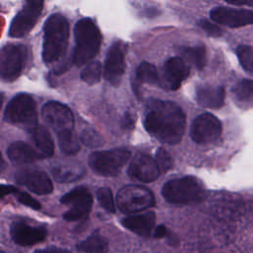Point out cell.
<instances>
[{"label":"cell","instance_id":"6da1fadb","mask_svg":"<svg viewBox=\"0 0 253 253\" xmlns=\"http://www.w3.org/2000/svg\"><path fill=\"white\" fill-rule=\"evenodd\" d=\"M146 131L167 144L181 141L186 127V116L179 105L171 101L150 99L143 120Z\"/></svg>","mask_w":253,"mask_h":253},{"label":"cell","instance_id":"7a4b0ae2","mask_svg":"<svg viewBox=\"0 0 253 253\" xmlns=\"http://www.w3.org/2000/svg\"><path fill=\"white\" fill-rule=\"evenodd\" d=\"M69 38V24L66 18L60 14H51L43 25L42 60L52 63L61 58L67 47Z\"/></svg>","mask_w":253,"mask_h":253},{"label":"cell","instance_id":"3957f363","mask_svg":"<svg viewBox=\"0 0 253 253\" xmlns=\"http://www.w3.org/2000/svg\"><path fill=\"white\" fill-rule=\"evenodd\" d=\"M75 46L72 61L76 66L89 63L98 53L102 36L100 30L90 18H83L74 27Z\"/></svg>","mask_w":253,"mask_h":253},{"label":"cell","instance_id":"277c9868","mask_svg":"<svg viewBox=\"0 0 253 253\" xmlns=\"http://www.w3.org/2000/svg\"><path fill=\"white\" fill-rule=\"evenodd\" d=\"M164 200L174 205H191L203 202L207 191L202 182L193 176H185L166 182L161 190Z\"/></svg>","mask_w":253,"mask_h":253},{"label":"cell","instance_id":"5b68a950","mask_svg":"<svg viewBox=\"0 0 253 253\" xmlns=\"http://www.w3.org/2000/svg\"><path fill=\"white\" fill-rule=\"evenodd\" d=\"M4 120L11 125L27 127L28 130L37 126V106L33 97L25 93L13 97L4 110Z\"/></svg>","mask_w":253,"mask_h":253},{"label":"cell","instance_id":"8992f818","mask_svg":"<svg viewBox=\"0 0 253 253\" xmlns=\"http://www.w3.org/2000/svg\"><path fill=\"white\" fill-rule=\"evenodd\" d=\"M130 158V151L126 147L105 151H95L89 156V166L98 175L117 176Z\"/></svg>","mask_w":253,"mask_h":253},{"label":"cell","instance_id":"52a82bcc","mask_svg":"<svg viewBox=\"0 0 253 253\" xmlns=\"http://www.w3.org/2000/svg\"><path fill=\"white\" fill-rule=\"evenodd\" d=\"M117 204L121 211L135 213L154 206L153 193L140 185H126L120 189L117 195Z\"/></svg>","mask_w":253,"mask_h":253},{"label":"cell","instance_id":"ba28073f","mask_svg":"<svg viewBox=\"0 0 253 253\" xmlns=\"http://www.w3.org/2000/svg\"><path fill=\"white\" fill-rule=\"evenodd\" d=\"M27 59V47L23 44L8 43L0 52V75L2 80L11 82L22 73Z\"/></svg>","mask_w":253,"mask_h":253},{"label":"cell","instance_id":"9c48e42d","mask_svg":"<svg viewBox=\"0 0 253 253\" xmlns=\"http://www.w3.org/2000/svg\"><path fill=\"white\" fill-rule=\"evenodd\" d=\"M60 203L71 206L63 213V219L66 221H79L88 216L93 205V197L86 187L79 186L64 194L60 198Z\"/></svg>","mask_w":253,"mask_h":253},{"label":"cell","instance_id":"30bf717a","mask_svg":"<svg viewBox=\"0 0 253 253\" xmlns=\"http://www.w3.org/2000/svg\"><path fill=\"white\" fill-rule=\"evenodd\" d=\"M42 8V1H27L12 20L9 27V36L11 38H22L28 35L40 19Z\"/></svg>","mask_w":253,"mask_h":253},{"label":"cell","instance_id":"8fae6325","mask_svg":"<svg viewBox=\"0 0 253 253\" xmlns=\"http://www.w3.org/2000/svg\"><path fill=\"white\" fill-rule=\"evenodd\" d=\"M41 116L42 121L57 134L73 129V114L71 110L62 103L55 101L45 103L42 107Z\"/></svg>","mask_w":253,"mask_h":253},{"label":"cell","instance_id":"7c38bea8","mask_svg":"<svg viewBox=\"0 0 253 253\" xmlns=\"http://www.w3.org/2000/svg\"><path fill=\"white\" fill-rule=\"evenodd\" d=\"M222 131L220 121L211 113H204L198 116L192 123L190 135L199 144L210 143L216 140Z\"/></svg>","mask_w":253,"mask_h":253},{"label":"cell","instance_id":"4fadbf2b","mask_svg":"<svg viewBox=\"0 0 253 253\" xmlns=\"http://www.w3.org/2000/svg\"><path fill=\"white\" fill-rule=\"evenodd\" d=\"M126 70V45L123 42H115L109 48L104 65L105 79L118 86Z\"/></svg>","mask_w":253,"mask_h":253},{"label":"cell","instance_id":"5bb4252c","mask_svg":"<svg viewBox=\"0 0 253 253\" xmlns=\"http://www.w3.org/2000/svg\"><path fill=\"white\" fill-rule=\"evenodd\" d=\"M9 231L13 242L19 246H32L41 243L47 235L44 226L34 225L25 220H14Z\"/></svg>","mask_w":253,"mask_h":253},{"label":"cell","instance_id":"9a60e30c","mask_svg":"<svg viewBox=\"0 0 253 253\" xmlns=\"http://www.w3.org/2000/svg\"><path fill=\"white\" fill-rule=\"evenodd\" d=\"M211 19L228 28H240L253 25V10L236 9L232 7H214L210 12Z\"/></svg>","mask_w":253,"mask_h":253},{"label":"cell","instance_id":"2e32d148","mask_svg":"<svg viewBox=\"0 0 253 253\" xmlns=\"http://www.w3.org/2000/svg\"><path fill=\"white\" fill-rule=\"evenodd\" d=\"M190 75V66L181 56L166 60L162 70L160 85L167 90H177Z\"/></svg>","mask_w":253,"mask_h":253},{"label":"cell","instance_id":"e0dca14e","mask_svg":"<svg viewBox=\"0 0 253 253\" xmlns=\"http://www.w3.org/2000/svg\"><path fill=\"white\" fill-rule=\"evenodd\" d=\"M127 174L132 180L149 183L159 177L160 169L154 158L141 153L132 159L128 166Z\"/></svg>","mask_w":253,"mask_h":253},{"label":"cell","instance_id":"ac0fdd59","mask_svg":"<svg viewBox=\"0 0 253 253\" xmlns=\"http://www.w3.org/2000/svg\"><path fill=\"white\" fill-rule=\"evenodd\" d=\"M15 180L37 195H48L53 190L51 180L47 174L41 170L25 169L18 171L15 174Z\"/></svg>","mask_w":253,"mask_h":253},{"label":"cell","instance_id":"d6986e66","mask_svg":"<svg viewBox=\"0 0 253 253\" xmlns=\"http://www.w3.org/2000/svg\"><path fill=\"white\" fill-rule=\"evenodd\" d=\"M155 213L147 211L145 213L126 216L122 219V225L127 230L141 237H150L155 229Z\"/></svg>","mask_w":253,"mask_h":253},{"label":"cell","instance_id":"ffe728a7","mask_svg":"<svg viewBox=\"0 0 253 253\" xmlns=\"http://www.w3.org/2000/svg\"><path fill=\"white\" fill-rule=\"evenodd\" d=\"M225 91L221 86L201 85L196 90V99L204 108L218 109L223 106Z\"/></svg>","mask_w":253,"mask_h":253},{"label":"cell","instance_id":"44dd1931","mask_svg":"<svg viewBox=\"0 0 253 253\" xmlns=\"http://www.w3.org/2000/svg\"><path fill=\"white\" fill-rule=\"evenodd\" d=\"M7 156L15 165L28 164L42 159L37 149L24 141H15L11 143L7 148Z\"/></svg>","mask_w":253,"mask_h":253},{"label":"cell","instance_id":"7402d4cb","mask_svg":"<svg viewBox=\"0 0 253 253\" xmlns=\"http://www.w3.org/2000/svg\"><path fill=\"white\" fill-rule=\"evenodd\" d=\"M31 139L33 140L38 152L43 158H48L53 155L54 145L48 130L42 126H37L28 130Z\"/></svg>","mask_w":253,"mask_h":253},{"label":"cell","instance_id":"603a6c76","mask_svg":"<svg viewBox=\"0 0 253 253\" xmlns=\"http://www.w3.org/2000/svg\"><path fill=\"white\" fill-rule=\"evenodd\" d=\"M85 168L78 163H62L53 166L51 174L59 183H69L81 179L85 175Z\"/></svg>","mask_w":253,"mask_h":253},{"label":"cell","instance_id":"cb8c5ba5","mask_svg":"<svg viewBox=\"0 0 253 253\" xmlns=\"http://www.w3.org/2000/svg\"><path fill=\"white\" fill-rule=\"evenodd\" d=\"M76 249L83 253H107L109 242L104 235L94 231L87 238L77 243Z\"/></svg>","mask_w":253,"mask_h":253},{"label":"cell","instance_id":"d4e9b609","mask_svg":"<svg viewBox=\"0 0 253 253\" xmlns=\"http://www.w3.org/2000/svg\"><path fill=\"white\" fill-rule=\"evenodd\" d=\"M180 54L186 62L192 63L197 69H203L207 64V50L203 44L182 46Z\"/></svg>","mask_w":253,"mask_h":253},{"label":"cell","instance_id":"484cf974","mask_svg":"<svg viewBox=\"0 0 253 253\" xmlns=\"http://www.w3.org/2000/svg\"><path fill=\"white\" fill-rule=\"evenodd\" d=\"M147 83V84H158L160 83L158 72L156 67L146 61L141 62L135 71V88L139 85Z\"/></svg>","mask_w":253,"mask_h":253},{"label":"cell","instance_id":"4316f807","mask_svg":"<svg viewBox=\"0 0 253 253\" xmlns=\"http://www.w3.org/2000/svg\"><path fill=\"white\" fill-rule=\"evenodd\" d=\"M58 145L62 153L65 155H74L80 150V143L73 130L63 131L57 134Z\"/></svg>","mask_w":253,"mask_h":253},{"label":"cell","instance_id":"83f0119b","mask_svg":"<svg viewBox=\"0 0 253 253\" xmlns=\"http://www.w3.org/2000/svg\"><path fill=\"white\" fill-rule=\"evenodd\" d=\"M102 70L103 68L100 61H91L81 71L80 78L86 84L94 85L101 80Z\"/></svg>","mask_w":253,"mask_h":253},{"label":"cell","instance_id":"f1b7e54d","mask_svg":"<svg viewBox=\"0 0 253 253\" xmlns=\"http://www.w3.org/2000/svg\"><path fill=\"white\" fill-rule=\"evenodd\" d=\"M236 55L242 68L253 75V46L247 44L238 45Z\"/></svg>","mask_w":253,"mask_h":253},{"label":"cell","instance_id":"f546056e","mask_svg":"<svg viewBox=\"0 0 253 253\" xmlns=\"http://www.w3.org/2000/svg\"><path fill=\"white\" fill-rule=\"evenodd\" d=\"M80 140L85 146L90 148H98L104 144L103 136L91 127H86L81 131Z\"/></svg>","mask_w":253,"mask_h":253},{"label":"cell","instance_id":"4dcf8cb0","mask_svg":"<svg viewBox=\"0 0 253 253\" xmlns=\"http://www.w3.org/2000/svg\"><path fill=\"white\" fill-rule=\"evenodd\" d=\"M97 200L102 208H104L107 211L114 213L116 211V205L113 198L112 190L108 187L99 188L96 192Z\"/></svg>","mask_w":253,"mask_h":253},{"label":"cell","instance_id":"1f68e13d","mask_svg":"<svg viewBox=\"0 0 253 253\" xmlns=\"http://www.w3.org/2000/svg\"><path fill=\"white\" fill-rule=\"evenodd\" d=\"M155 160L160 169V172H167L173 167L171 155L162 147L158 148L155 153Z\"/></svg>","mask_w":253,"mask_h":253},{"label":"cell","instance_id":"d6a6232c","mask_svg":"<svg viewBox=\"0 0 253 253\" xmlns=\"http://www.w3.org/2000/svg\"><path fill=\"white\" fill-rule=\"evenodd\" d=\"M198 25L207 33V35H209L210 37H220L222 34L221 29L214 23L207 20V19H201L198 22Z\"/></svg>","mask_w":253,"mask_h":253},{"label":"cell","instance_id":"836d02e7","mask_svg":"<svg viewBox=\"0 0 253 253\" xmlns=\"http://www.w3.org/2000/svg\"><path fill=\"white\" fill-rule=\"evenodd\" d=\"M15 195H17V200L20 204H22L26 207H29L33 210H36V211L41 210L40 202H38L36 199L32 198L29 194H27L25 192H19L18 191Z\"/></svg>","mask_w":253,"mask_h":253},{"label":"cell","instance_id":"e575fe53","mask_svg":"<svg viewBox=\"0 0 253 253\" xmlns=\"http://www.w3.org/2000/svg\"><path fill=\"white\" fill-rule=\"evenodd\" d=\"M134 123H135V116L129 112V111H126L124 115V117L122 118L121 120V126L122 128L124 129H126V130H129V129H132L133 126H134Z\"/></svg>","mask_w":253,"mask_h":253},{"label":"cell","instance_id":"d590c367","mask_svg":"<svg viewBox=\"0 0 253 253\" xmlns=\"http://www.w3.org/2000/svg\"><path fill=\"white\" fill-rule=\"evenodd\" d=\"M33 253H71V252L65 248L50 246V247H46V248L37 249Z\"/></svg>","mask_w":253,"mask_h":253},{"label":"cell","instance_id":"8d00e7d4","mask_svg":"<svg viewBox=\"0 0 253 253\" xmlns=\"http://www.w3.org/2000/svg\"><path fill=\"white\" fill-rule=\"evenodd\" d=\"M168 235V229L164 224H159L155 227L152 237L153 238H164Z\"/></svg>","mask_w":253,"mask_h":253},{"label":"cell","instance_id":"74e56055","mask_svg":"<svg viewBox=\"0 0 253 253\" xmlns=\"http://www.w3.org/2000/svg\"><path fill=\"white\" fill-rule=\"evenodd\" d=\"M1 191H2L1 197L4 198L6 195L16 194L18 192V189L16 187H14V186H11V185H2L1 186Z\"/></svg>","mask_w":253,"mask_h":253},{"label":"cell","instance_id":"f35d334b","mask_svg":"<svg viewBox=\"0 0 253 253\" xmlns=\"http://www.w3.org/2000/svg\"><path fill=\"white\" fill-rule=\"evenodd\" d=\"M227 3L235 6H242V5L253 6V1H227Z\"/></svg>","mask_w":253,"mask_h":253},{"label":"cell","instance_id":"ab89813d","mask_svg":"<svg viewBox=\"0 0 253 253\" xmlns=\"http://www.w3.org/2000/svg\"><path fill=\"white\" fill-rule=\"evenodd\" d=\"M1 253H5V252H4V251H1Z\"/></svg>","mask_w":253,"mask_h":253}]
</instances>
